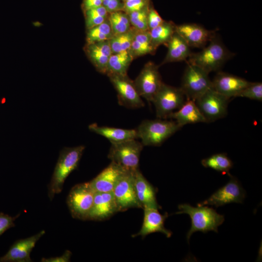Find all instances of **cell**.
Returning <instances> with one entry per match:
<instances>
[{
	"instance_id": "cell-1",
	"label": "cell",
	"mask_w": 262,
	"mask_h": 262,
	"mask_svg": "<svg viewBox=\"0 0 262 262\" xmlns=\"http://www.w3.org/2000/svg\"><path fill=\"white\" fill-rule=\"evenodd\" d=\"M84 149L85 147L81 145L66 147L60 151L48 186V196L51 200L62 192L65 180L78 167Z\"/></svg>"
},
{
	"instance_id": "cell-2",
	"label": "cell",
	"mask_w": 262,
	"mask_h": 262,
	"mask_svg": "<svg viewBox=\"0 0 262 262\" xmlns=\"http://www.w3.org/2000/svg\"><path fill=\"white\" fill-rule=\"evenodd\" d=\"M179 211L176 214L186 213L191 219V226L186 234L187 242L192 234L196 231L207 233L209 231L218 232V227L221 225L225 220L223 215L220 214L213 208L207 206H197L193 207L189 204H180Z\"/></svg>"
},
{
	"instance_id": "cell-3",
	"label": "cell",
	"mask_w": 262,
	"mask_h": 262,
	"mask_svg": "<svg viewBox=\"0 0 262 262\" xmlns=\"http://www.w3.org/2000/svg\"><path fill=\"white\" fill-rule=\"evenodd\" d=\"M209 44L196 53H191L188 63L195 65L208 73L218 71L224 64L233 56L222 42L215 35Z\"/></svg>"
},
{
	"instance_id": "cell-4",
	"label": "cell",
	"mask_w": 262,
	"mask_h": 262,
	"mask_svg": "<svg viewBox=\"0 0 262 262\" xmlns=\"http://www.w3.org/2000/svg\"><path fill=\"white\" fill-rule=\"evenodd\" d=\"M181 128L175 121L159 118L143 121L136 131L144 146H160Z\"/></svg>"
},
{
	"instance_id": "cell-5",
	"label": "cell",
	"mask_w": 262,
	"mask_h": 262,
	"mask_svg": "<svg viewBox=\"0 0 262 262\" xmlns=\"http://www.w3.org/2000/svg\"><path fill=\"white\" fill-rule=\"evenodd\" d=\"M143 147L141 142L135 139L112 143L108 157L124 170L134 172L139 169L140 155Z\"/></svg>"
},
{
	"instance_id": "cell-6",
	"label": "cell",
	"mask_w": 262,
	"mask_h": 262,
	"mask_svg": "<svg viewBox=\"0 0 262 262\" xmlns=\"http://www.w3.org/2000/svg\"><path fill=\"white\" fill-rule=\"evenodd\" d=\"M209 74L200 67L188 64L184 70L180 87L186 99L195 101L212 88V82Z\"/></svg>"
},
{
	"instance_id": "cell-7",
	"label": "cell",
	"mask_w": 262,
	"mask_h": 262,
	"mask_svg": "<svg viewBox=\"0 0 262 262\" xmlns=\"http://www.w3.org/2000/svg\"><path fill=\"white\" fill-rule=\"evenodd\" d=\"M186 99L180 88L163 82L152 101L155 107L157 117L161 119L168 118L175 110L183 105Z\"/></svg>"
},
{
	"instance_id": "cell-8",
	"label": "cell",
	"mask_w": 262,
	"mask_h": 262,
	"mask_svg": "<svg viewBox=\"0 0 262 262\" xmlns=\"http://www.w3.org/2000/svg\"><path fill=\"white\" fill-rule=\"evenodd\" d=\"M95 194L89 182L76 184L71 188L66 203L73 218L87 220L93 203Z\"/></svg>"
},
{
	"instance_id": "cell-9",
	"label": "cell",
	"mask_w": 262,
	"mask_h": 262,
	"mask_svg": "<svg viewBox=\"0 0 262 262\" xmlns=\"http://www.w3.org/2000/svg\"><path fill=\"white\" fill-rule=\"evenodd\" d=\"M229 99L212 88L197 98L195 102L208 123L227 115Z\"/></svg>"
},
{
	"instance_id": "cell-10",
	"label": "cell",
	"mask_w": 262,
	"mask_h": 262,
	"mask_svg": "<svg viewBox=\"0 0 262 262\" xmlns=\"http://www.w3.org/2000/svg\"><path fill=\"white\" fill-rule=\"evenodd\" d=\"M133 82L140 97L152 102L163 83L158 66L152 62L146 63Z\"/></svg>"
},
{
	"instance_id": "cell-11",
	"label": "cell",
	"mask_w": 262,
	"mask_h": 262,
	"mask_svg": "<svg viewBox=\"0 0 262 262\" xmlns=\"http://www.w3.org/2000/svg\"><path fill=\"white\" fill-rule=\"evenodd\" d=\"M134 172L125 171L113 190L118 212H123L131 208H142L135 190Z\"/></svg>"
},
{
	"instance_id": "cell-12",
	"label": "cell",
	"mask_w": 262,
	"mask_h": 262,
	"mask_svg": "<svg viewBox=\"0 0 262 262\" xmlns=\"http://www.w3.org/2000/svg\"><path fill=\"white\" fill-rule=\"evenodd\" d=\"M229 181L213 193L208 198L197 204V206H222L231 203H242L246 192L238 180L231 176Z\"/></svg>"
},
{
	"instance_id": "cell-13",
	"label": "cell",
	"mask_w": 262,
	"mask_h": 262,
	"mask_svg": "<svg viewBox=\"0 0 262 262\" xmlns=\"http://www.w3.org/2000/svg\"><path fill=\"white\" fill-rule=\"evenodd\" d=\"M117 93L119 104L129 108H139L145 103L138 94L133 81L127 75H107Z\"/></svg>"
},
{
	"instance_id": "cell-14",
	"label": "cell",
	"mask_w": 262,
	"mask_h": 262,
	"mask_svg": "<svg viewBox=\"0 0 262 262\" xmlns=\"http://www.w3.org/2000/svg\"><path fill=\"white\" fill-rule=\"evenodd\" d=\"M212 82V88L215 91L229 98L238 97L251 82L238 76L221 71L217 72Z\"/></svg>"
},
{
	"instance_id": "cell-15",
	"label": "cell",
	"mask_w": 262,
	"mask_h": 262,
	"mask_svg": "<svg viewBox=\"0 0 262 262\" xmlns=\"http://www.w3.org/2000/svg\"><path fill=\"white\" fill-rule=\"evenodd\" d=\"M45 234L43 230L31 237L16 241L9 250L0 257V262H31L30 254L39 239Z\"/></svg>"
},
{
	"instance_id": "cell-16",
	"label": "cell",
	"mask_w": 262,
	"mask_h": 262,
	"mask_svg": "<svg viewBox=\"0 0 262 262\" xmlns=\"http://www.w3.org/2000/svg\"><path fill=\"white\" fill-rule=\"evenodd\" d=\"M176 32L186 41L190 47L203 48L215 35L210 31L196 23H187L176 26Z\"/></svg>"
},
{
	"instance_id": "cell-17",
	"label": "cell",
	"mask_w": 262,
	"mask_h": 262,
	"mask_svg": "<svg viewBox=\"0 0 262 262\" xmlns=\"http://www.w3.org/2000/svg\"><path fill=\"white\" fill-rule=\"evenodd\" d=\"M117 212V208L113 191L95 192L87 220H104Z\"/></svg>"
},
{
	"instance_id": "cell-18",
	"label": "cell",
	"mask_w": 262,
	"mask_h": 262,
	"mask_svg": "<svg viewBox=\"0 0 262 262\" xmlns=\"http://www.w3.org/2000/svg\"><path fill=\"white\" fill-rule=\"evenodd\" d=\"M144 220L140 231L133 237L141 236L143 237L146 235L156 232L164 234L167 238L172 235V232L167 229L164 226V221L167 217V213L161 214L158 209L153 208H144Z\"/></svg>"
},
{
	"instance_id": "cell-19",
	"label": "cell",
	"mask_w": 262,
	"mask_h": 262,
	"mask_svg": "<svg viewBox=\"0 0 262 262\" xmlns=\"http://www.w3.org/2000/svg\"><path fill=\"white\" fill-rule=\"evenodd\" d=\"M125 171L120 166L111 162L107 167L89 182L95 192H112Z\"/></svg>"
},
{
	"instance_id": "cell-20",
	"label": "cell",
	"mask_w": 262,
	"mask_h": 262,
	"mask_svg": "<svg viewBox=\"0 0 262 262\" xmlns=\"http://www.w3.org/2000/svg\"><path fill=\"white\" fill-rule=\"evenodd\" d=\"M134 184L138 201L144 208L159 209L161 207L156 200L155 188L146 179L139 169L133 174Z\"/></svg>"
},
{
	"instance_id": "cell-21",
	"label": "cell",
	"mask_w": 262,
	"mask_h": 262,
	"mask_svg": "<svg viewBox=\"0 0 262 262\" xmlns=\"http://www.w3.org/2000/svg\"><path fill=\"white\" fill-rule=\"evenodd\" d=\"M86 52L97 70L106 74L108 62L113 53L109 40L87 44Z\"/></svg>"
},
{
	"instance_id": "cell-22",
	"label": "cell",
	"mask_w": 262,
	"mask_h": 262,
	"mask_svg": "<svg viewBox=\"0 0 262 262\" xmlns=\"http://www.w3.org/2000/svg\"><path fill=\"white\" fill-rule=\"evenodd\" d=\"M168 118L175 119L181 127L188 124L206 122L195 101L191 99H186L183 105L172 113Z\"/></svg>"
},
{
	"instance_id": "cell-23",
	"label": "cell",
	"mask_w": 262,
	"mask_h": 262,
	"mask_svg": "<svg viewBox=\"0 0 262 262\" xmlns=\"http://www.w3.org/2000/svg\"><path fill=\"white\" fill-rule=\"evenodd\" d=\"M168 50L162 65L186 61L190 56V47L176 32L166 45Z\"/></svg>"
},
{
	"instance_id": "cell-24",
	"label": "cell",
	"mask_w": 262,
	"mask_h": 262,
	"mask_svg": "<svg viewBox=\"0 0 262 262\" xmlns=\"http://www.w3.org/2000/svg\"><path fill=\"white\" fill-rule=\"evenodd\" d=\"M88 129L91 131L105 137L110 141L111 144L138 138L136 129H124L99 126L96 123L89 125Z\"/></svg>"
},
{
	"instance_id": "cell-25",
	"label": "cell",
	"mask_w": 262,
	"mask_h": 262,
	"mask_svg": "<svg viewBox=\"0 0 262 262\" xmlns=\"http://www.w3.org/2000/svg\"><path fill=\"white\" fill-rule=\"evenodd\" d=\"M155 50L151 43L149 31L137 30L129 50L133 59L154 53Z\"/></svg>"
},
{
	"instance_id": "cell-26",
	"label": "cell",
	"mask_w": 262,
	"mask_h": 262,
	"mask_svg": "<svg viewBox=\"0 0 262 262\" xmlns=\"http://www.w3.org/2000/svg\"><path fill=\"white\" fill-rule=\"evenodd\" d=\"M133 59L129 51L112 53L108 62L106 74L127 75L129 67Z\"/></svg>"
},
{
	"instance_id": "cell-27",
	"label": "cell",
	"mask_w": 262,
	"mask_h": 262,
	"mask_svg": "<svg viewBox=\"0 0 262 262\" xmlns=\"http://www.w3.org/2000/svg\"><path fill=\"white\" fill-rule=\"evenodd\" d=\"M176 25L172 21H165L149 31L151 41L156 50L162 45H166L176 32Z\"/></svg>"
},
{
	"instance_id": "cell-28",
	"label": "cell",
	"mask_w": 262,
	"mask_h": 262,
	"mask_svg": "<svg viewBox=\"0 0 262 262\" xmlns=\"http://www.w3.org/2000/svg\"><path fill=\"white\" fill-rule=\"evenodd\" d=\"M202 165L206 168H212L223 174L231 175L229 170L233 166V163L226 153H220L213 154L201 160Z\"/></svg>"
},
{
	"instance_id": "cell-29",
	"label": "cell",
	"mask_w": 262,
	"mask_h": 262,
	"mask_svg": "<svg viewBox=\"0 0 262 262\" xmlns=\"http://www.w3.org/2000/svg\"><path fill=\"white\" fill-rule=\"evenodd\" d=\"M133 27L124 33L115 34L109 41L113 53L129 51L137 32Z\"/></svg>"
},
{
	"instance_id": "cell-30",
	"label": "cell",
	"mask_w": 262,
	"mask_h": 262,
	"mask_svg": "<svg viewBox=\"0 0 262 262\" xmlns=\"http://www.w3.org/2000/svg\"><path fill=\"white\" fill-rule=\"evenodd\" d=\"M87 30V44L109 40L114 35L108 18L100 24Z\"/></svg>"
},
{
	"instance_id": "cell-31",
	"label": "cell",
	"mask_w": 262,
	"mask_h": 262,
	"mask_svg": "<svg viewBox=\"0 0 262 262\" xmlns=\"http://www.w3.org/2000/svg\"><path fill=\"white\" fill-rule=\"evenodd\" d=\"M108 19L114 35L126 32L132 27L128 14L123 11L109 13Z\"/></svg>"
},
{
	"instance_id": "cell-32",
	"label": "cell",
	"mask_w": 262,
	"mask_h": 262,
	"mask_svg": "<svg viewBox=\"0 0 262 262\" xmlns=\"http://www.w3.org/2000/svg\"><path fill=\"white\" fill-rule=\"evenodd\" d=\"M108 13L102 5L85 10V25L86 28L89 29L103 23L108 18Z\"/></svg>"
},
{
	"instance_id": "cell-33",
	"label": "cell",
	"mask_w": 262,
	"mask_h": 262,
	"mask_svg": "<svg viewBox=\"0 0 262 262\" xmlns=\"http://www.w3.org/2000/svg\"><path fill=\"white\" fill-rule=\"evenodd\" d=\"M150 6L128 14L131 26L138 31L149 30L147 26V14Z\"/></svg>"
},
{
	"instance_id": "cell-34",
	"label": "cell",
	"mask_w": 262,
	"mask_h": 262,
	"mask_svg": "<svg viewBox=\"0 0 262 262\" xmlns=\"http://www.w3.org/2000/svg\"><path fill=\"white\" fill-rule=\"evenodd\" d=\"M238 97L248 98L251 99L262 101V83L260 82H251L244 89Z\"/></svg>"
},
{
	"instance_id": "cell-35",
	"label": "cell",
	"mask_w": 262,
	"mask_h": 262,
	"mask_svg": "<svg viewBox=\"0 0 262 262\" xmlns=\"http://www.w3.org/2000/svg\"><path fill=\"white\" fill-rule=\"evenodd\" d=\"M150 6V0H130L124 2L123 11L129 14Z\"/></svg>"
},
{
	"instance_id": "cell-36",
	"label": "cell",
	"mask_w": 262,
	"mask_h": 262,
	"mask_svg": "<svg viewBox=\"0 0 262 262\" xmlns=\"http://www.w3.org/2000/svg\"><path fill=\"white\" fill-rule=\"evenodd\" d=\"M19 215V213L15 216H11L7 214L0 213V235L15 226V221Z\"/></svg>"
},
{
	"instance_id": "cell-37",
	"label": "cell",
	"mask_w": 262,
	"mask_h": 262,
	"mask_svg": "<svg viewBox=\"0 0 262 262\" xmlns=\"http://www.w3.org/2000/svg\"><path fill=\"white\" fill-rule=\"evenodd\" d=\"M147 26L150 30L162 24L164 20L154 8L150 7L147 14Z\"/></svg>"
},
{
	"instance_id": "cell-38",
	"label": "cell",
	"mask_w": 262,
	"mask_h": 262,
	"mask_svg": "<svg viewBox=\"0 0 262 262\" xmlns=\"http://www.w3.org/2000/svg\"><path fill=\"white\" fill-rule=\"evenodd\" d=\"M108 14L123 11L124 2L122 0H103L102 5Z\"/></svg>"
},
{
	"instance_id": "cell-39",
	"label": "cell",
	"mask_w": 262,
	"mask_h": 262,
	"mask_svg": "<svg viewBox=\"0 0 262 262\" xmlns=\"http://www.w3.org/2000/svg\"><path fill=\"white\" fill-rule=\"evenodd\" d=\"M72 253L68 250L65 251L61 256L50 257L49 258H43L41 260V262H68L70 261Z\"/></svg>"
},
{
	"instance_id": "cell-40",
	"label": "cell",
	"mask_w": 262,
	"mask_h": 262,
	"mask_svg": "<svg viewBox=\"0 0 262 262\" xmlns=\"http://www.w3.org/2000/svg\"><path fill=\"white\" fill-rule=\"evenodd\" d=\"M103 0H83V7L85 10L100 6Z\"/></svg>"
},
{
	"instance_id": "cell-41",
	"label": "cell",
	"mask_w": 262,
	"mask_h": 262,
	"mask_svg": "<svg viewBox=\"0 0 262 262\" xmlns=\"http://www.w3.org/2000/svg\"><path fill=\"white\" fill-rule=\"evenodd\" d=\"M123 2H125V1H129V0H122Z\"/></svg>"
}]
</instances>
